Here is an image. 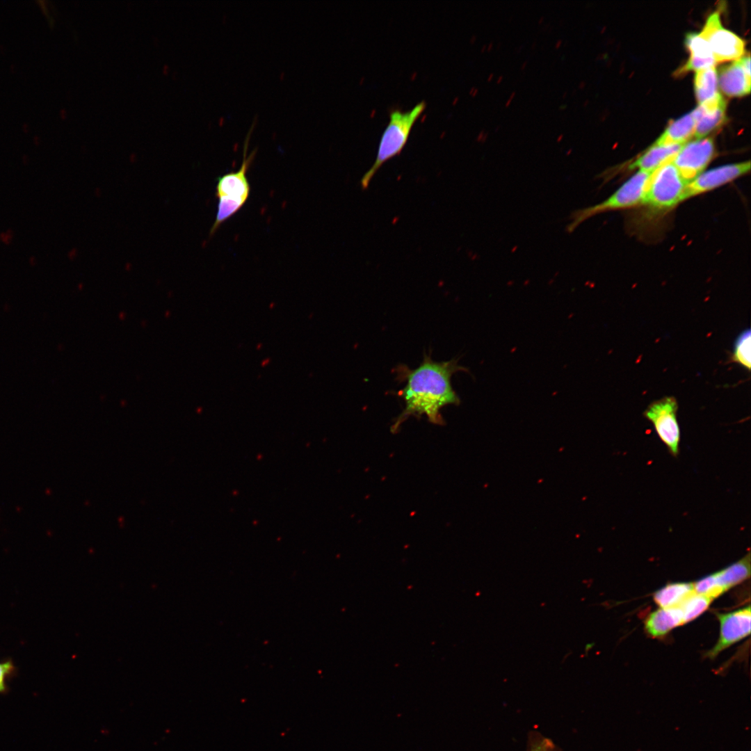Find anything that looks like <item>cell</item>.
Masks as SVG:
<instances>
[{
    "label": "cell",
    "mask_w": 751,
    "mask_h": 751,
    "mask_svg": "<svg viewBox=\"0 0 751 751\" xmlns=\"http://www.w3.org/2000/svg\"><path fill=\"white\" fill-rule=\"evenodd\" d=\"M461 370L467 371L455 360L437 362L428 355L415 369L398 366L397 378L406 381L405 387L398 394L405 403L400 421L409 415L425 414L430 421L440 423V410L447 405L460 403L451 378Z\"/></svg>",
    "instance_id": "obj_1"
},
{
    "label": "cell",
    "mask_w": 751,
    "mask_h": 751,
    "mask_svg": "<svg viewBox=\"0 0 751 751\" xmlns=\"http://www.w3.org/2000/svg\"><path fill=\"white\" fill-rule=\"evenodd\" d=\"M426 106V102L421 101L408 111L394 110L390 113L389 121L381 136L375 161L361 179L363 190L369 187L372 178L384 163L401 153L414 123Z\"/></svg>",
    "instance_id": "obj_2"
},
{
    "label": "cell",
    "mask_w": 751,
    "mask_h": 751,
    "mask_svg": "<svg viewBox=\"0 0 751 751\" xmlns=\"http://www.w3.org/2000/svg\"><path fill=\"white\" fill-rule=\"evenodd\" d=\"M651 173L637 170L613 194L601 202L572 211L566 229L573 232L588 218L607 211L634 207L643 204Z\"/></svg>",
    "instance_id": "obj_3"
},
{
    "label": "cell",
    "mask_w": 751,
    "mask_h": 751,
    "mask_svg": "<svg viewBox=\"0 0 751 751\" xmlns=\"http://www.w3.org/2000/svg\"><path fill=\"white\" fill-rule=\"evenodd\" d=\"M686 184L675 165L668 162L651 173L643 204L656 211L672 209L684 201Z\"/></svg>",
    "instance_id": "obj_4"
},
{
    "label": "cell",
    "mask_w": 751,
    "mask_h": 751,
    "mask_svg": "<svg viewBox=\"0 0 751 751\" xmlns=\"http://www.w3.org/2000/svg\"><path fill=\"white\" fill-rule=\"evenodd\" d=\"M677 410L675 398L665 396L652 402L644 412L645 418L652 423L659 439L674 457L679 453L681 440Z\"/></svg>",
    "instance_id": "obj_5"
},
{
    "label": "cell",
    "mask_w": 751,
    "mask_h": 751,
    "mask_svg": "<svg viewBox=\"0 0 751 751\" xmlns=\"http://www.w3.org/2000/svg\"><path fill=\"white\" fill-rule=\"evenodd\" d=\"M700 34L709 43L716 63L736 60L745 54V41L722 26L718 11L708 17Z\"/></svg>",
    "instance_id": "obj_6"
},
{
    "label": "cell",
    "mask_w": 751,
    "mask_h": 751,
    "mask_svg": "<svg viewBox=\"0 0 751 751\" xmlns=\"http://www.w3.org/2000/svg\"><path fill=\"white\" fill-rule=\"evenodd\" d=\"M714 154L712 138L695 139L683 144L672 163L688 183L705 170Z\"/></svg>",
    "instance_id": "obj_7"
},
{
    "label": "cell",
    "mask_w": 751,
    "mask_h": 751,
    "mask_svg": "<svg viewBox=\"0 0 751 751\" xmlns=\"http://www.w3.org/2000/svg\"><path fill=\"white\" fill-rule=\"evenodd\" d=\"M749 161L729 163L704 170L686 184L684 200L719 188L748 173Z\"/></svg>",
    "instance_id": "obj_8"
},
{
    "label": "cell",
    "mask_w": 751,
    "mask_h": 751,
    "mask_svg": "<svg viewBox=\"0 0 751 751\" xmlns=\"http://www.w3.org/2000/svg\"><path fill=\"white\" fill-rule=\"evenodd\" d=\"M720 622V635L716 644L706 653V656L714 659L722 651L745 638L750 633V606L738 610L716 613Z\"/></svg>",
    "instance_id": "obj_9"
},
{
    "label": "cell",
    "mask_w": 751,
    "mask_h": 751,
    "mask_svg": "<svg viewBox=\"0 0 751 751\" xmlns=\"http://www.w3.org/2000/svg\"><path fill=\"white\" fill-rule=\"evenodd\" d=\"M250 133L246 136L243 150V159L240 169L234 172L223 175L217 178L216 196L225 197L245 204L249 197L250 186L246 177L247 170L254 157L255 151L247 156V148Z\"/></svg>",
    "instance_id": "obj_10"
},
{
    "label": "cell",
    "mask_w": 751,
    "mask_h": 751,
    "mask_svg": "<svg viewBox=\"0 0 751 751\" xmlns=\"http://www.w3.org/2000/svg\"><path fill=\"white\" fill-rule=\"evenodd\" d=\"M718 81L721 90L728 96L740 97L750 93V73L745 70L741 58L722 67Z\"/></svg>",
    "instance_id": "obj_11"
},
{
    "label": "cell",
    "mask_w": 751,
    "mask_h": 751,
    "mask_svg": "<svg viewBox=\"0 0 751 751\" xmlns=\"http://www.w3.org/2000/svg\"><path fill=\"white\" fill-rule=\"evenodd\" d=\"M726 102L724 99L711 104H699L691 113L695 120L694 136L703 138L720 127L725 119Z\"/></svg>",
    "instance_id": "obj_12"
},
{
    "label": "cell",
    "mask_w": 751,
    "mask_h": 751,
    "mask_svg": "<svg viewBox=\"0 0 751 751\" xmlns=\"http://www.w3.org/2000/svg\"><path fill=\"white\" fill-rule=\"evenodd\" d=\"M685 45L690 51V57L686 64L678 70V74L692 70L697 72L715 67L716 62L711 49L707 41L700 33H687Z\"/></svg>",
    "instance_id": "obj_13"
},
{
    "label": "cell",
    "mask_w": 751,
    "mask_h": 751,
    "mask_svg": "<svg viewBox=\"0 0 751 751\" xmlns=\"http://www.w3.org/2000/svg\"><path fill=\"white\" fill-rule=\"evenodd\" d=\"M682 145L654 143L628 166L629 169L652 173L663 165L671 162Z\"/></svg>",
    "instance_id": "obj_14"
},
{
    "label": "cell",
    "mask_w": 751,
    "mask_h": 751,
    "mask_svg": "<svg viewBox=\"0 0 751 751\" xmlns=\"http://www.w3.org/2000/svg\"><path fill=\"white\" fill-rule=\"evenodd\" d=\"M682 624L683 615L678 606L660 608L647 616L645 629L652 637L659 638Z\"/></svg>",
    "instance_id": "obj_15"
},
{
    "label": "cell",
    "mask_w": 751,
    "mask_h": 751,
    "mask_svg": "<svg viewBox=\"0 0 751 751\" xmlns=\"http://www.w3.org/2000/svg\"><path fill=\"white\" fill-rule=\"evenodd\" d=\"M695 120L691 112L669 123L654 143L683 145L694 136Z\"/></svg>",
    "instance_id": "obj_16"
},
{
    "label": "cell",
    "mask_w": 751,
    "mask_h": 751,
    "mask_svg": "<svg viewBox=\"0 0 751 751\" xmlns=\"http://www.w3.org/2000/svg\"><path fill=\"white\" fill-rule=\"evenodd\" d=\"M695 72V92L700 104L713 103L722 98L718 90V74L715 67Z\"/></svg>",
    "instance_id": "obj_17"
},
{
    "label": "cell",
    "mask_w": 751,
    "mask_h": 751,
    "mask_svg": "<svg viewBox=\"0 0 751 751\" xmlns=\"http://www.w3.org/2000/svg\"><path fill=\"white\" fill-rule=\"evenodd\" d=\"M750 575V554L713 574L718 586L724 591L743 582Z\"/></svg>",
    "instance_id": "obj_18"
},
{
    "label": "cell",
    "mask_w": 751,
    "mask_h": 751,
    "mask_svg": "<svg viewBox=\"0 0 751 751\" xmlns=\"http://www.w3.org/2000/svg\"><path fill=\"white\" fill-rule=\"evenodd\" d=\"M694 592L691 583H670L654 594V600L661 608L677 606Z\"/></svg>",
    "instance_id": "obj_19"
},
{
    "label": "cell",
    "mask_w": 751,
    "mask_h": 751,
    "mask_svg": "<svg viewBox=\"0 0 751 751\" xmlns=\"http://www.w3.org/2000/svg\"><path fill=\"white\" fill-rule=\"evenodd\" d=\"M712 601L710 598L695 592L687 597L677 606L682 613L684 624L692 621L703 613Z\"/></svg>",
    "instance_id": "obj_20"
},
{
    "label": "cell",
    "mask_w": 751,
    "mask_h": 751,
    "mask_svg": "<svg viewBox=\"0 0 751 751\" xmlns=\"http://www.w3.org/2000/svg\"><path fill=\"white\" fill-rule=\"evenodd\" d=\"M750 345L751 332L750 329L743 331L737 337L732 355V362H736L750 370Z\"/></svg>",
    "instance_id": "obj_21"
},
{
    "label": "cell",
    "mask_w": 751,
    "mask_h": 751,
    "mask_svg": "<svg viewBox=\"0 0 751 751\" xmlns=\"http://www.w3.org/2000/svg\"><path fill=\"white\" fill-rule=\"evenodd\" d=\"M693 585L695 592L712 600L725 592L716 583L713 574L697 581Z\"/></svg>",
    "instance_id": "obj_22"
},
{
    "label": "cell",
    "mask_w": 751,
    "mask_h": 751,
    "mask_svg": "<svg viewBox=\"0 0 751 751\" xmlns=\"http://www.w3.org/2000/svg\"><path fill=\"white\" fill-rule=\"evenodd\" d=\"M17 669L11 659L0 661V694H7L10 680L17 675Z\"/></svg>",
    "instance_id": "obj_23"
},
{
    "label": "cell",
    "mask_w": 751,
    "mask_h": 751,
    "mask_svg": "<svg viewBox=\"0 0 751 751\" xmlns=\"http://www.w3.org/2000/svg\"><path fill=\"white\" fill-rule=\"evenodd\" d=\"M527 751H560L549 738L536 732L529 734Z\"/></svg>",
    "instance_id": "obj_24"
},
{
    "label": "cell",
    "mask_w": 751,
    "mask_h": 751,
    "mask_svg": "<svg viewBox=\"0 0 751 751\" xmlns=\"http://www.w3.org/2000/svg\"><path fill=\"white\" fill-rule=\"evenodd\" d=\"M515 96V92H512L510 94V95L509 98L508 99V100H506V102L505 104L506 107H508L510 105V104H511L512 99H514Z\"/></svg>",
    "instance_id": "obj_25"
},
{
    "label": "cell",
    "mask_w": 751,
    "mask_h": 751,
    "mask_svg": "<svg viewBox=\"0 0 751 751\" xmlns=\"http://www.w3.org/2000/svg\"><path fill=\"white\" fill-rule=\"evenodd\" d=\"M562 42L563 41L561 39L558 40L555 44V48L558 49L561 46Z\"/></svg>",
    "instance_id": "obj_26"
},
{
    "label": "cell",
    "mask_w": 751,
    "mask_h": 751,
    "mask_svg": "<svg viewBox=\"0 0 751 751\" xmlns=\"http://www.w3.org/2000/svg\"><path fill=\"white\" fill-rule=\"evenodd\" d=\"M29 261H30V263H31V264L32 265H33V266H34V265L35 264V263H36V261H36V259H35V257H31V258L29 259Z\"/></svg>",
    "instance_id": "obj_27"
},
{
    "label": "cell",
    "mask_w": 751,
    "mask_h": 751,
    "mask_svg": "<svg viewBox=\"0 0 751 751\" xmlns=\"http://www.w3.org/2000/svg\"><path fill=\"white\" fill-rule=\"evenodd\" d=\"M492 48H493V42H490L489 43V45H488L487 47V50L488 51H492Z\"/></svg>",
    "instance_id": "obj_28"
},
{
    "label": "cell",
    "mask_w": 751,
    "mask_h": 751,
    "mask_svg": "<svg viewBox=\"0 0 751 751\" xmlns=\"http://www.w3.org/2000/svg\"><path fill=\"white\" fill-rule=\"evenodd\" d=\"M503 76H499L496 79V83H498V84L501 83L502 82V81H503Z\"/></svg>",
    "instance_id": "obj_29"
},
{
    "label": "cell",
    "mask_w": 751,
    "mask_h": 751,
    "mask_svg": "<svg viewBox=\"0 0 751 751\" xmlns=\"http://www.w3.org/2000/svg\"><path fill=\"white\" fill-rule=\"evenodd\" d=\"M494 78V73H490L488 76L487 81H491Z\"/></svg>",
    "instance_id": "obj_30"
},
{
    "label": "cell",
    "mask_w": 751,
    "mask_h": 751,
    "mask_svg": "<svg viewBox=\"0 0 751 751\" xmlns=\"http://www.w3.org/2000/svg\"><path fill=\"white\" fill-rule=\"evenodd\" d=\"M526 65H527V61H524L521 65V70H524L526 68Z\"/></svg>",
    "instance_id": "obj_31"
},
{
    "label": "cell",
    "mask_w": 751,
    "mask_h": 751,
    "mask_svg": "<svg viewBox=\"0 0 751 751\" xmlns=\"http://www.w3.org/2000/svg\"><path fill=\"white\" fill-rule=\"evenodd\" d=\"M584 86H585V82H583V81H581L579 85V88H581V89L583 88Z\"/></svg>",
    "instance_id": "obj_32"
},
{
    "label": "cell",
    "mask_w": 751,
    "mask_h": 751,
    "mask_svg": "<svg viewBox=\"0 0 751 751\" xmlns=\"http://www.w3.org/2000/svg\"><path fill=\"white\" fill-rule=\"evenodd\" d=\"M543 20H544V17H541L538 20V23L542 24L543 22Z\"/></svg>",
    "instance_id": "obj_33"
},
{
    "label": "cell",
    "mask_w": 751,
    "mask_h": 751,
    "mask_svg": "<svg viewBox=\"0 0 751 751\" xmlns=\"http://www.w3.org/2000/svg\"><path fill=\"white\" fill-rule=\"evenodd\" d=\"M567 108V105H566V104H563V105H560V109H565V108Z\"/></svg>",
    "instance_id": "obj_34"
},
{
    "label": "cell",
    "mask_w": 751,
    "mask_h": 751,
    "mask_svg": "<svg viewBox=\"0 0 751 751\" xmlns=\"http://www.w3.org/2000/svg\"><path fill=\"white\" fill-rule=\"evenodd\" d=\"M566 96H567V92H563V94L562 95V97L565 98Z\"/></svg>",
    "instance_id": "obj_35"
},
{
    "label": "cell",
    "mask_w": 751,
    "mask_h": 751,
    "mask_svg": "<svg viewBox=\"0 0 751 751\" xmlns=\"http://www.w3.org/2000/svg\"><path fill=\"white\" fill-rule=\"evenodd\" d=\"M485 48H486V45H484V46L483 47V48H482V51H485Z\"/></svg>",
    "instance_id": "obj_36"
},
{
    "label": "cell",
    "mask_w": 751,
    "mask_h": 751,
    "mask_svg": "<svg viewBox=\"0 0 751 751\" xmlns=\"http://www.w3.org/2000/svg\"><path fill=\"white\" fill-rule=\"evenodd\" d=\"M563 138V135H560V136L558 137V140H561V138Z\"/></svg>",
    "instance_id": "obj_37"
},
{
    "label": "cell",
    "mask_w": 751,
    "mask_h": 751,
    "mask_svg": "<svg viewBox=\"0 0 751 751\" xmlns=\"http://www.w3.org/2000/svg\"><path fill=\"white\" fill-rule=\"evenodd\" d=\"M535 46V42L533 43L532 48Z\"/></svg>",
    "instance_id": "obj_38"
}]
</instances>
